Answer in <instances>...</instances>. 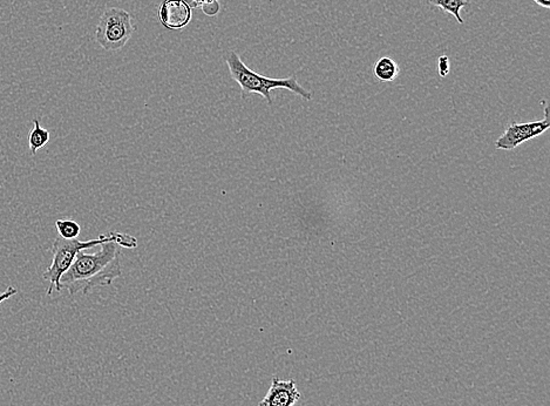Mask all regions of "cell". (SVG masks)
I'll use <instances>...</instances> for the list:
<instances>
[{"instance_id": "8fae6325", "label": "cell", "mask_w": 550, "mask_h": 406, "mask_svg": "<svg viewBox=\"0 0 550 406\" xmlns=\"http://www.w3.org/2000/svg\"><path fill=\"white\" fill-rule=\"evenodd\" d=\"M55 227L58 231L59 236L66 240H74L78 238L81 231L80 224L73 220H58L55 221Z\"/></svg>"}, {"instance_id": "8992f818", "label": "cell", "mask_w": 550, "mask_h": 406, "mask_svg": "<svg viewBox=\"0 0 550 406\" xmlns=\"http://www.w3.org/2000/svg\"><path fill=\"white\" fill-rule=\"evenodd\" d=\"M300 400V393L293 379L274 377L271 386L257 406H295Z\"/></svg>"}, {"instance_id": "7c38bea8", "label": "cell", "mask_w": 550, "mask_h": 406, "mask_svg": "<svg viewBox=\"0 0 550 406\" xmlns=\"http://www.w3.org/2000/svg\"><path fill=\"white\" fill-rule=\"evenodd\" d=\"M450 58H448L446 54L440 55V57L438 58V73L440 74V76L445 78V76H447L448 74H450Z\"/></svg>"}, {"instance_id": "5bb4252c", "label": "cell", "mask_w": 550, "mask_h": 406, "mask_svg": "<svg viewBox=\"0 0 550 406\" xmlns=\"http://www.w3.org/2000/svg\"><path fill=\"white\" fill-rule=\"evenodd\" d=\"M539 6L544 7V8H550V0H533Z\"/></svg>"}, {"instance_id": "52a82bcc", "label": "cell", "mask_w": 550, "mask_h": 406, "mask_svg": "<svg viewBox=\"0 0 550 406\" xmlns=\"http://www.w3.org/2000/svg\"><path fill=\"white\" fill-rule=\"evenodd\" d=\"M160 21L168 30H181L192 21V8L185 0H165L158 10Z\"/></svg>"}, {"instance_id": "6da1fadb", "label": "cell", "mask_w": 550, "mask_h": 406, "mask_svg": "<svg viewBox=\"0 0 550 406\" xmlns=\"http://www.w3.org/2000/svg\"><path fill=\"white\" fill-rule=\"evenodd\" d=\"M121 249L115 242H106L94 254L81 250L69 270L62 275L60 284L69 290V295L90 294L99 286H110L122 275L121 270Z\"/></svg>"}, {"instance_id": "7a4b0ae2", "label": "cell", "mask_w": 550, "mask_h": 406, "mask_svg": "<svg viewBox=\"0 0 550 406\" xmlns=\"http://www.w3.org/2000/svg\"><path fill=\"white\" fill-rule=\"evenodd\" d=\"M106 242H115L121 248L134 249L138 247V240L129 234L124 233H110V234H103L98 238L90 240V241H80L78 238L74 240H66L62 236H57L53 245H52V260L51 265L47 270L42 274V279L49 281V286L47 289V296H51L53 290L62 291V286L60 284V279L62 275L69 270V267L72 265L76 260V255L85 249L93 248L97 245H101Z\"/></svg>"}, {"instance_id": "30bf717a", "label": "cell", "mask_w": 550, "mask_h": 406, "mask_svg": "<svg viewBox=\"0 0 550 406\" xmlns=\"http://www.w3.org/2000/svg\"><path fill=\"white\" fill-rule=\"evenodd\" d=\"M428 3L441 8L445 13L452 14L455 21L461 25L464 24V19L461 17L460 11L471 5L468 0H428Z\"/></svg>"}, {"instance_id": "5b68a950", "label": "cell", "mask_w": 550, "mask_h": 406, "mask_svg": "<svg viewBox=\"0 0 550 406\" xmlns=\"http://www.w3.org/2000/svg\"><path fill=\"white\" fill-rule=\"evenodd\" d=\"M546 117L544 120L533 121V122H526V124H509L505 128V133L496 140V146L498 149L503 151H513L517 146L522 145L525 142L529 141L532 139L537 138L544 132L548 131L549 128V120H548V108L546 107Z\"/></svg>"}, {"instance_id": "ba28073f", "label": "cell", "mask_w": 550, "mask_h": 406, "mask_svg": "<svg viewBox=\"0 0 550 406\" xmlns=\"http://www.w3.org/2000/svg\"><path fill=\"white\" fill-rule=\"evenodd\" d=\"M400 69L393 59L382 57L375 62V76L382 83H391L399 76Z\"/></svg>"}, {"instance_id": "277c9868", "label": "cell", "mask_w": 550, "mask_h": 406, "mask_svg": "<svg viewBox=\"0 0 550 406\" xmlns=\"http://www.w3.org/2000/svg\"><path fill=\"white\" fill-rule=\"evenodd\" d=\"M135 30L129 12L120 7H110L105 10L99 21L95 40L106 51H119L129 42Z\"/></svg>"}, {"instance_id": "3957f363", "label": "cell", "mask_w": 550, "mask_h": 406, "mask_svg": "<svg viewBox=\"0 0 550 406\" xmlns=\"http://www.w3.org/2000/svg\"><path fill=\"white\" fill-rule=\"evenodd\" d=\"M226 62L231 78L241 87L243 99L248 97L249 94H261L269 106H271V91L277 88H286L308 101L312 99V93L300 86L296 76L281 78V79L261 76L249 69L236 52H230L226 58Z\"/></svg>"}, {"instance_id": "4fadbf2b", "label": "cell", "mask_w": 550, "mask_h": 406, "mask_svg": "<svg viewBox=\"0 0 550 406\" xmlns=\"http://www.w3.org/2000/svg\"><path fill=\"white\" fill-rule=\"evenodd\" d=\"M18 290L14 288V286H8L4 293L0 294V304L3 303V302H5V301L8 300V298H11V297H13L14 295H17Z\"/></svg>"}, {"instance_id": "9c48e42d", "label": "cell", "mask_w": 550, "mask_h": 406, "mask_svg": "<svg viewBox=\"0 0 550 406\" xmlns=\"http://www.w3.org/2000/svg\"><path fill=\"white\" fill-rule=\"evenodd\" d=\"M33 129L28 137V149L32 155L37 154L39 149H44L49 141V132L42 127L38 119H33Z\"/></svg>"}]
</instances>
